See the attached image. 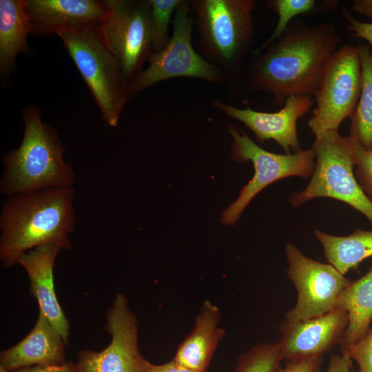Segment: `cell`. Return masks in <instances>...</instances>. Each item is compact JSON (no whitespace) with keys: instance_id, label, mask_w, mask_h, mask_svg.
Returning <instances> with one entry per match:
<instances>
[{"instance_id":"obj_1","label":"cell","mask_w":372,"mask_h":372,"mask_svg":"<svg viewBox=\"0 0 372 372\" xmlns=\"http://www.w3.org/2000/svg\"><path fill=\"white\" fill-rule=\"evenodd\" d=\"M341 41L335 25H314L300 19L247 63L245 88L272 95L282 105L293 95L315 94L324 68Z\"/></svg>"},{"instance_id":"obj_2","label":"cell","mask_w":372,"mask_h":372,"mask_svg":"<svg viewBox=\"0 0 372 372\" xmlns=\"http://www.w3.org/2000/svg\"><path fill=\"white\" fill-rule=\"evenodd\" d=\"M72 187L47 188L8 196L0 215V259L6 268L19 256L46 244L69 250L74 231Z\"/></svg>"},{"instance_id":"obj_3","label":"cell","mask_w":372,"mask_h":372,"mask_svg":"<svg viewBox=\"0 0 372 372\" xmlns=\"http://www.w3.org/2000/svg\"><path fill=\"white\" fill-rule=\"evenodd\" d=\"M198 34V53L219 68L230 97L245 88L246 57L254 41L256 0H189Z\"/></svg>"},{"instance_id":"obj_4","label":"cell","mask_w":372,"mask_h":372,"mask_svg":"<svg viewBox=\"0 0 372 372\" xmlns=\"http://www.w3.org/2000/svg\"><path fill=\"white\" fill-rule=\"evenodd\" d=\"M24 133L19 147L2 158L0 191L12 196L47 188L72 187L76 174L63 159L65 148L56 130L42 121L34 104L23 112Z\"/></svg>"},{"instance_id":"obj_5","label":"cell","mask_w":372,"mask_h":372,"mask_svg":"<svg viewBox=\"0 0 372 372\" xmlns=\"http://www.w3.org/2000/svg\"><path fill=\"white\" fill-rule=\"evenodd\" d=\"M99 107L102 119L116 127L127 102L128 82L116 58L100 37L96 24L57 33Z\"/></svg>"},{"instance_id":"obj_6","label":"cell","mask_w":372,"mask_h":372,"mask_svg":"<svg viewBox=\"0 0 372 372\" xmlns=\"http://www.w3.org/2000/svg\"><path fill=\"white\" fill-rule=\"evenodd\" d=\"M316 163L312 178L305 189L290 196L289 202L298 207L311 199L327 197L348 204L362 213L372 224V201L363 192L353 167L356 164L354 141L338 130L325 132L313 144Z\"/></svg>"},{"instance_id":"obj_7","label":"cell","mask_w":372,"mask_h":372,"mask_svg":"<svg viewBox=\"0 0 372 372\" xmlns=\"http://www.w3.org/2000/svg\"><path fill=\"white\" fill-rule=\"evenodd\" d=\"M172 23V32L167 45L158 52H152L147 68L128 84L129 100L158 83L174 78L196 79L226 86L223 72L205 59L192 45L194 20L189 0H181Z\"/></svg>"},{"instance_id":"obj_8","label":"cell","mask_w":372,"mask_h":372,"mask_svg":"<svg viewBox=\"0 0 372 372\" xmlns=\"http://www.w3.org/2000/svg\"><path fill=\"white\" fill-rule=\"evenodd\" d=\"M105 12L96 24L102 41L118 60L128 84L152 53L148 0H105Z\"/></svg>"},{"instance_id":"obj_9","label":"cell","mask_w":372,"mask_h":372,"mask_svg":"<svg viewBox=\"0 0 372 372\" xmlns=\"http://www.w3.org/2000/svg\"><path fill=\"white\" fill-rule=\"evenodd\" d=\"M362 73L357 47L344 45L330 57L315 93L316 107L308 122L316 138L338 130L351 118L359 101Z\"/></svg>"},{"instance_id":"obj_10","label":"cell","mask_w":372,"mask_h":372,"mask_svg":"<svg viewBox=\"0 0 372 372\" xmlns=\"http://www.w3.org/2000/svg\"><path fill=\"white\" fill-rule=\"evenodd\" d=\"M233 138L231 156L238 163L250 161L254 174L241 189L238 197L221 214L224 225H234L245 207L263 189L280 179L290 176L307 178L312 175L316 153L313 147L295 153L278 154L259 147L244 132L229 125Z\"/></svg>"},{"instance_id":"obj_11","label":"cell","mask_w":372,"mask_h":372,"mask_svg":"<svg viewBox=\"0 0 372 372\" xmlns=\"http://www.w3.org/2000/svg\"><path fill=\"white\" fill-rule=\"evenodd\" d=\"M289 267L286 271L293 283L298 298L285 320L296 322L316 318L335 309L342 291L351 280L331 264H324L304 256L293 244L286 243Z\"/></svg>"},{"instance_id":"obj_12","label":"cell","mask_w":372,"mask_h":372,"mask_svg":"<svg viewBox=\"0 0 372 372\" xmlns=\"http://www.w3.org/2000/svg\"><path fill=\"white\" fill-rule=\"evenodd\" d=\"M105 318L110 343L101 351H80L78 372H145L149 362L139 350L136 317L123 294H116Z\"/></svg>"},{"instance_id":"obj_13","label":"cell","mask_w":372,"mask_h":372,"mask_svg":"<svg viewBox=\"0 0 372 372\" xmlns=\"http://www.w3.org/2000/svg\"><path fill=\"white\" fill-rule=\"evenodd\" d=\"M311 96L293 95L285 102L284 107L278 112H264L249 107L240 109L218 98L213 99L209 105L227 116L247 127L260 143L272 139L286 152L290 154L300 150L297 132V122L311 108Z\"/></svg>"},{"instance_id":"obj_14","label":"cell","mask_w":372,"mask_h":372,"mask_svg":"<svg viewBox=\"0 0 372 372\" xmlns=\"http://www.w3.org/2000/svg\"><path fill=\"white\" fill-rule=\"evenodd\" d=\"M348 324V314L335 308L322 316L280 324L278 342L283 359L288 360L322 357L339 342Z\"/></svg>"},{"instance_id":"obj_15","label":"cell","mask_w":372,"mask_h":372,"mask_svg":"<svg viewBox=\"0 0 372 372\" xmlns=\"http://www.w3.org/2000/svg\"><path fill=\"white\" fill-rule=\"evenodd\" d=\"M30 34L48 36L97 24L105 12L103 1L25 0Z\"/></svg>"},{"instance_id":"obj_16","label":"cell","mask_w":372,"mask_h":372,"mask_svg":"<svg viewBox=\"0 0 372 372\" xmlns=\"http://www.w3.org/2000/svg\"><path fill=\"white\" fill-rule=\"evenodd\" d=\"M61 247L54 244L37 247L18 258L17 263L27 272L30 293L38 302L41 310L68 344L70 323L56 298L53 269Z\"/></svg>"},{"instance_id":"obj_17","label":"cell","mask_w":372,"mask_h":372,"mask_svg":"<svg viewBox=\"0 0 372 372\" xmlns=\"http://www.w3.org/2000/svg\"><path fill=\"white\" fill-rule=\"evenodd\" d=\"M67 344L39 310L31 331L18 344L0 353V366L10 372L35 365H61L67 362Z\"/></svg>"},{"instance_id":"obj_18","label":"cell","mask_w":372,"mask_h":372,"mask_svg":"<svg viewBox=\"0 0 372 372\" xmlns=\"http://www.w3.org/2000/svg\"><path fill=\"white\" fill-rule=\"evenodd\" d=\"M220 309L205 300L196 317L191 332L178 346L173 360L198 372H205L214 352L225 337V331L219 326Z\"/></svg>"},{"instance_id":"obj_19","label":"cell","mask_w":372,"mask_h":372,"mask_svg":"<svg viewBox=\"0 0 372 372\" xmlns=\"http://www.w3.org/2000/svg\"><path fill=\"white\" fill-rule=\"evenodd\" d=\"M30 27L25 0H0V76L8 81L17 56L29 54L27 39Z\"/></svg>"},{"instance_id":"obj_20","label":"cell","mask_w":372,"mask_h":372,"mask_svg":"<svg viewBox=\"0 0 372 372\" xmlns=\"http://www.w3.org/2000/svg\"><path fill=\"white\" fill-rule=\"evenodd\" d=\"M348 314V324L339 342L342 353L365 336L372 321V266L342 291L335 307Z\"/></svg>"},{"instance_id":"obj_21","label":"cell","mask_w":372,"mask_h":372,"mask_svg":"<svg viewBox=\"0 0 372 372\" xmlns=\"http://www.w3.org/2000/svg\"><path fill=\"white\" fill-rule=\"evenodd\" d=\"M315 236L322 245L329 264L344 275L355 269L364 259L372 256V231L356 229L347 236H336L320 230Z\"/></svg>"},{"instance_id":"obj_22","label":"cell","mask_w":372,"mask_h":372,"mask_svg":"<svg viewBox=\"0 0 372 372\" xmlns=\"http://www.w3.org/2000/svg\"><path fill=\"white\" fill-rule=\"evenodd\" d=\"M362 73L361 94L351 118L349 137L362 148L372 149V48L366 45L356 46Z\"/></svg>"},{"instance_id":"obj_23","label":"cell","mask_w":372,"mask_h":372,"mask_svg":"<svg viewBox=\"0 0 372 372\" xmlns=\"http://www.w3.org/2000/svg\"><path fill=\"white\" fill-rule=\"evenodd\" d=\"M283 360L278 343H259L237 360L234 372H276Z\"/></svg>"},{"instance_id":"obj_24","label":"cell","mask_w":372,"mask_h":372,"mask_svg":"<svg viewBox=\"0 0 372 372\" xmlns=\"http://www.w3.org/2000/svg\"><path fill=\"white\" fill-rule=\"evenodd\" d=\"M267 6L278 14V22L272 34L254 51V54L260 53L269 44L279 38L293 18L300 14L314 12L317 8V1L315 0H269L267 1Z\"/></svg>"},{"instance_id":"obj_25","label":"cell","mask_w":372,"mask_h":372,"mask_svg":"<svg viewBox=\"0 0 372 372\" xmlns=\"http://www.w3.org/2000/svg\"><path fill=\"white\" fill-rule=\"evenodd\" d=\"M150 6V27L152 52L163 50L171 35L169 27L174 14L181 0H148Z\"/></svg>"},{"instance_id":"obj_26","label":"cell","mask_w":372,"mask_h":372,"mask_svg":"<svg viewBox=\"0 0 372 372\" xmlns=\"http://www.w3.org/2000/svg\"><path fill=\"white\" fill-rule=\"evenodd\" d=\"M354 143L356 155L355 176L363 192L372 201V149H364L355 141Z\"/></svg>"},{"instance_id":"obj_27","label":"cell","mask_w":372,"mask_h":372,"mask_svg":"<svg viewBox=\"0 0 372 372\" xmlns=\"http://www.w3.org/2000/svg\"><path fill=\"white\" fill-rule=\"evenodd\" d=\"M346 353L357 362L359 366L358 372H372V328Z\"/></svg>"},{"instance_id":"obj_28","label":"cell","mask_w":372,"mask_h":372,"mask_svg":"<svg viewBox=\"0 0 372 372\" xmlns=\"http://www.w3.org/2000/svg\"><path fill=\"white\" fill-rule=\"evenodd\" d=\"M341 14L346 21L350 37L366 41L372 48V23L362 22L356 19L347 8H343Z\"/></svg>"},{"instance_id":"obj_29","label":"cell","mask_w":372,"mask_h":372,"mask_svg":"<svg viewBox=\"0 0 372 372\" xmlns=\"http://www.w3.org/2000/svg\"><path fill=\"white\" fill-rule=\"evenodd\" d=\"M321 363L322 357L289 360L285 367L280 366L276 372H314Z\"/></svg>"},{"instance_id":"obj_30","label":"cell","mask_w":372,"mask_h":372,"mask_svg":"<svg viewBox=\"0 0 372 372\" xmlns=\"http://www.w3.org/2000/svg\"><path fill=\"white\" fill-rule=\"evenodd\" d=\"M351 358L349 353H342L340 355H332L325 371L317 367L314 372H353Z\"/></svg>"},{"instance_id":"obj_31","label":"cell","mask_w":372,"mask_h":372,"mask_svg":"<svg viewBox=\"0 0 372 372\" xmlns=\"http://www.w3.org/2000/svg\"><path fill=\"white\" fill-rule=\"evenodd\" d=\"M12 372H78L76 364L72 361L61 365H35L23 367Z\"/></svg>"},{"instance_id":"obj_32","label":"cell","mask_w":372,"mask_h":372,"mask_svg":"<svg viewBox=\"0 0 372 372\" xmlns=\"http://www.w3.org/2000/svg\"><path fill=\"white\" fill-rule=\"evenodd\" d=\"M145 372H198L190 369L182 364L176 362L173 359L170 361L161 364H154L149 362Z\"/></svg>"},{"instance_id":"obj_33","label":"cell","mask_w":372,"mask_h":372,"mask_svg":"<svg viewBox=\"0 0 372 372\" xmlns=\"http://www.w3.org/2000/svg\"><path fill=\"white\" fill-rule=\"evenodd\" d=\"M351 8L360 15L372 17V0H354Z\"/></svg>"},{"instance_id":"obj_34","label":"cell","mask_w":372,"mask_h":372,"mask_svg":"<svg viewBox=\"0 0 372 372\" xmlns=\"http://www.w3.org/2000/svg\"><path fill=\"white\" fill-rule=\"evenodd\" d=\"M0 372H10V371L0 366Z\"/></svg>"},{"instance_id":"obj_35","label":"cell","mask_w":372,"mask_h":372,"mask_svg":"<svg viewBox=\"0 0 372 372\" xmlns=\"http://www.w3.org/2000/svg\"><path fill=\"white\" fill-rule=\"evenodd\" d=\"M354 372V371H353Z\"/></svg>"}]
</instances>
